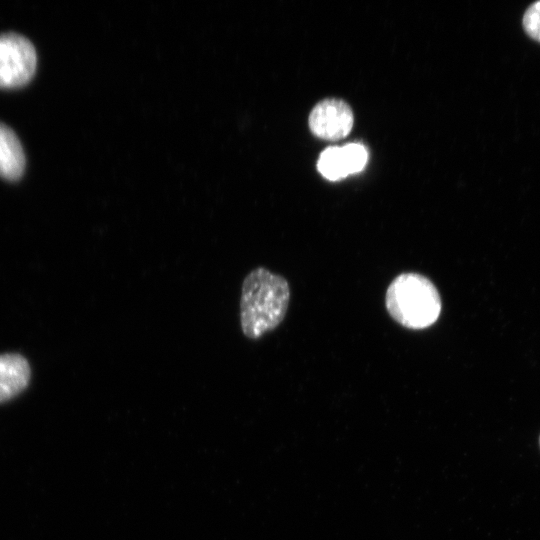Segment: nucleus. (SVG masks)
I'll use <instances>...</instances> for the list:
<instances>
[{"label":"nucleus","instance_id":"nucleus-3","mask_svg":"<svg viewBox=\"0 0 540 540\" xmlns=\"http://www.w3.org/2000/svg\"><path fill=\"white\" fill-rule=\"evenodd\" d=\"M37 57L32 43L15 33L0 35V87L17 88L33 77Z\"/></svg>","mask_w":540,"mask_h":540},{"label":"nucleus","instance_id":"nucleus-5","mask_svg":"<svg viewBox=\"0 0 540 540\" xmlns=\"http://www.w3.org/2000/svg\"><path fill=\"white\" fill-rule=\"evenodd\" d=\"M31 370L27 360L15 353L0 355V402L20 394L30 381Z\"/></svg>","mask_w":540,"mask_h":540},{"label":"nucleus","instance_id":"nucleus-4","mask_svg":"<svg viewBox=\"0 0 540 540\" xmlns=\"http://www.w3.org/2000/svg\"><path fill=\"white\" fill-rule=\"evenodd\" d=\"M353 120V112L347 103L338 99H326L311 111L309 127L322 139L338 140L349 134Z\"/></svg>","mask_w":540,"mask_h":540},{"label":"nucleus","instance_id":"nucleus-2","mask_svg":"<svg viewBox=\"0 0 540 540\" xmlns=\"http://www.w3.org/2000/svg\"><path fill=\"white\" fill-rule=\"evenodd\" d=\"M385 305L389 315L401 326L424 329L433 325L442 309L440 294L426 276L405 272L389 284Z\"/></svg>","mask_w":540,"mask_h":540},{"label":"nucleus","instance_id":"nucleus-7","mask_svg":"<svg viewBox=\"0 0 540 540\" xmlns=\"http://www.w3.org/2000/svg\"><path fill=\"white\" fill-rule=\"evenodd\" d=\"M317 168L325 178L331 181L346 177L348 174L341 147H329L325 149L319 157Z\"/></svg>","mask_w":540,"mask_h":540},{"label":"nucleus","instance_id":"nucleus-10","mask_svg":"<svg viewBox=\"0 0 540 540\" xmlns=\"http://www.w3.org/2000/svg\"><path fill=\"white\" fill-rule=\"evenodd\" d=\"M538 443H539V447H540V435H539Z\"/></svg>","mask_w":540,"mask_h":540},{"label":"nucleus","instance_id":"nucleus-9","mask_svg":"<svg viewBox=\"0 0 540 540\" xmlns=\"http://www.w3.org/2000/svg\"><path fill=\"white\" fill-rule=\"evenodd\" d=\"M522 26L530 38L540 42V0L527 7L523 14Z\"/></svg>","mask_w":540,"mask_h":540},{"label":"nucleus","instance_id":"nucleus-1","mask_svg":"<svg viewBox=\"0 0 540 540\" xmlns=\"http://www.w3.org/2000/svg\"><path fill=\"white\" fill-rule=\"evenodd\" d=\"M285 277L265 267L251 270L243 279L239 301L240 327L244 336L257 340L284 320L290 302Z\"/></svg>","mask_w":540,"mask_h":540},{"label":"nucleus","instance_id":"nucleus-6","mask_svg":"<svg viewBox=\"0 0 540 540\" xmlns=\"http://www.w3.org/2000/svg\"><path fill=\"white\" fill-rule=\"evenodd\" d=\"M25 156L15 133L0 122V176L8 180L21 177Z\"/></svg>","mask_w":540,"mask_h":540},{"label":"nucleus","instance_id":"nucleus-8","mask_svg":"<svg viewBox=\"0 0 540 540\" xmlns=\"http://www.w3.org/2000/svg\"><path fill=\"white\" fill-rule=\"evenodd\" d=\"M347 174L360 172L366 165L368 152L360 143H349L341 147Z\"/></svg>","mask_w":540,"mask_h":540}]
</instances>
